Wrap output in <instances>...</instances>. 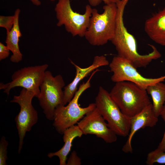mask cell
<instances>
[{"label": "cell", "instance_id": "22", "mask_svg": "<svg viewBox=\"0 0 165 165\" xmlns=\"http://www.w3.org/2000/svg\"><path fill=\"white\" fill-rule=\"evenodd\" d=\"M10 50L6 46L0 42V61L7 58L9 55Z\"/></svg>", "mask_w": 165, "mask_h": 165}, {"label": "cell", "instance_id": "7", "mask_svg": "<svg viewBox=\"0 0 165 165\" xmlns=\"http://www.w3.org/2000/svg\"><path fill=\"white\" fill-rule=\"evenodd\" d=\"M91 6L87 5L83 14L73 10L70 0H58L54 10L58 20V27L64 26L66 31L73 36L84 37L88 27L92 10Z\"/></svg>", "mask_w": 165, "mask_h": 165}, {"label": "cell", "instance_id": "8", "mask_svg": "<svg viewBox=\"0 0 165 165\" xmlns=\"http://www.w3.org/2000/svg\"><path fill=\"white\" fill-rule=\"evenodd\" d=\"M34 97L33 92L22 88L19 95H14L10 101L11 103L18 104L20 106V112L15 119L19 138V154L22 150L26 133L30 131L38 121L37 112L32 104Z\"/></svg>", "mask_w": 165, "mask_h": 165}, {"label": "cell", "instance_id": "18", "mask_svg": "<svg viewBox=\"0 0 165 165\" xmlns=\"http://www.w3.org/2000/svg\"><path fill=\"white\" fill-rule=\"evenodd\" d=\"M146 163L148 165H152L155 163L165 164V151L157 148L150 152L147 155Z\"/></svg>", "mask_w": 165, "mask_h": 165}, {"label": "cell", "instance_id": "3", "mask_svg": "<svg viewBox=\"0 0 165 165\" xmlns=\"http://www.w3.org/2000/svg\"><path fill=\"white\" fill-rule=\"evenodd\" d=\"M103 12L99 13L97 9H92L88 27L84 37L93 46H101L111 41L115 31L117 6L116 3L105 4Z\"/></svg>", "mask_w": 165, "mask_h": 165}, {"label": "cell", "instance_id": "19", "mask_svg": "<svg viewBox=\"0 0 165 165\" xmlns=\"http://www.w3.org/2000/svg\"><path fill=\"white\" fill-rule=\"evenodd\" d=\"M9 142L6 140V137L2 136L0 141V165H7V149Z\"/></svg>", "mask_w": 165, "mask_h": 165}, {"label": "cell", "instance_id": "20", "mask_svg": "<svg viewBox=\"0 0 165 165\" xmlns=\"http://www.w3.org/2000/svg\"><path fill=\"white\" fill-rule=\"evenodd\" d=\"M14 21V16H0V27L4 28L7 32L10 31L12 29Z\"/></svg>", "mask_w": 165, "mask_h": 165}, {"label": "cell", "instance_id": "14", "mask_svg": "<svg viewBox=\"0 0 165 165\" xmlns=\"http://www.w3.org/2000/svg\"><path fill=\"white\" fill-rule=\"evenodd\" d=\"M145 30L153 41L165 46V7L146 20Z\"/></svg>", "mask_w": 165, "mask_h": 165}, {"label": "cell", "instance_id": "4", "mask_svg": "<svg viewBox=\"0 0 165 165\" xmlns=\"http://www.w3.org/2000/svg\"><path fill=\"white\" fill-rule=\"evenodd\" d=\"M100 70L98 68L94 70L88 80L80 85L67 105H60L55 109L53 126L59 134H63L66 129L77 124L87 113L96 108L95 103H90L86 107H82L79 104V100L83 92L91 87V79Z\"/></svg>", "mask_w": 165, "mask_h": 165}, {"label": "cell", "instance_id": "15", "mask_svg": "<svg viewBox=\"0 0 165 165\" xmlns=\"http://www.w3.org/2000/svg\"><path fill=\"white\" fill-rule=\"evenodd\" d=\"M20 12L19 9H17L15 11L13 25L10 31L7 32L5 41L6 46L12 53L10 60L14 63H18L21 61L23 58V55L20 51L19 45V38L22 36L19 24Z\"/></svg>", "mask_w": 165, "mask_h": 165}, {"label": "cell", "instance_id": "10", "mask_svg": "<svg viewBox=\"0 0 165 165\" xmlns=\"http://www.w3.org/2000/svg\"><path fill=\"white\" fill-rule=\"evenodd\" d=\"M109 66L113 73L111 80L115 82L127 81L133 82L146 89L149 86L163 82L165 75L157 78H147L143 76L128 60L118 55L114 56Z\"/></svg>", "mask_w": 165, "mask_h": 165}, {"label": "cell", "instance_id": "9", "mask_svg": "<svg viewBox=\"0 0 165 165\" xmlns=\"http://www.w3.org/2000/svg\"><path fill=\"white\" fill-rule=\"evenodd\" d=\"M48 66L45 64L22 68L13 73L11 82L6 84L0 82V89L8 95L11 89L21 87L33 92L38 98L40 93V87Z\"/></svg>", "mask_w": 165, "mask_h": 165}, {"label": "cell", "instance_id": "13", "mask_svg": "<svg viewBox=\"0 0 165 165\" xmlns=\"http://www.w3.org/2000/svg\"><path fill=\"white\" fill-rule=\"evenodd\" d=\"M130 128L127 140L123 146L122 151L126 153H131L133 148L131 142L135 133L146 127H153L156 125L158 117L155 115L151 103L135 116L130 118Z\"/></svg>", "mask_w": 165, "mask_h": 165}, {"label": "cell", "instance_id": "24", "mask_svg": "<svg viewBox=\"0 0 165 165\" xmlns=\"http://www.w3.org/2000/svg\"><path fill=\"white\" fill-rule=\"evenodd\" d=\"M90 6L94 7L96 6L99 5L102 2L105 4L112 3H116L119 0H88Z\"/></svg>", "mask_w": 165, "mask_h": 165}, {"label": "cell", "instance_id": "16", "mask_svg": "<svg viewBox=\"0 0 165 165\" xmlns=\"http://www.w3.org/2000/svg\"><path fill=\"white\" fill-rule=\"evenodd\" d=\"M63 134L64 145L58 151L49 153L47 156L50 158L57 156L60 165H66L67 156L71 151L73 140L76 138L81 137L83 134L77 125H75L66 129Z\"/></svg>", "mask_w": 165, "mask_h": 165}, {"label": "cell", "instance_id": "17", "mask_svg": "<svg viewBox=\"0 0 165 165\" xmlns=\"http://www.w3.org/2000/svg\"><path fill=\"white\" fill-rule=\"evenodd\" d=\"M146 90L152 97L154 112L158 117L165 103V84L160 82L148 86Z\"/></svg>", "mask_w": 165, "mask_h": 165}, {"label": "cell", "instance_id": "5", "mask_svg": "<svg viewBox=\"0 0 165 165\" xmlns=\"http://www.w3.org/2000/svg\"><path fill=\"white\" fill-rule=\"evenodd\" d=\"M94 103L109 127L117 135L123 137L128 135L130 128V118L122 112L109 93L102 86L99 88Z\"/></svg>", "mask_w": 165, "mask_h": 165}, {"label": "cell", "instance_id": "6", "mask_svg": "<svg viewBox=\"0 0 165 165\" xmlns=\"http://www.w3.org/2000/svg\"><path fill=\"white\" fill-rule=\"evenodd\" d=\"M65 86L60 74L54 76L49 71H46L40 87V93L38 98L40 106L46 118L53 120L56 108L62 105L64 99L63 88Z\"/></svg>", "mask_w": 165, "mask_h": 165}, {"label": "cell", "instance_id": "23", "mask_svg": "<svg viewBox=\"0 0 165 165\" xmlns=\"http://www.w3.org/2000/svg\"><path fill=\"white\" fill-rule=\"evenodd\" d=\"M160 116L165 123V103ZM157 148L162 151H165V130L163 138L161 142L159 143Z\"/></svg>", "mask_w": 165, "mask_h": 165}, {"label": "cell", "instance_id": "21", "mask_svg": "<svg viewBox=\"0 0 165 165\" xmlns=\"http://www.w3.org/2000/svg\"><path fill=\"white\" fill-rule=\"evenodd\" d=\"M81 159L75 151H72L68 159L67 165H80Z\"/></svg>", "mask_w": 165, "mask_h": 165}, {"label": "cell", "instance_id": "12", "mask_svg": "<svg viewBox=\"0 0 165 165\" xmlns=\"http://www.w3.org/2000/svg\"><path fill=\"white\" fill-rule=\"evenodd\" d=\"M74 66L76 72L73 81L64 88V99L62 105H65L73 98L78 90L79 83L90 73L101 66L108 65L109 62L104 55L96 56L94 58L91 65L85 68H81L70 60Z\"/></svg>", "mask_w": 165, "mask_h": 165}, {"label": "cell", "instance_id": "2", "mask_svg": "<svg viewBox=\"0 0 165 165\" xmlns=\"http://www.w3.org/2000/svg\"><path fill=\"white\" fill-rule=\"evenodd\" d=\"M109 94L122 112L130 118L151 104L146 90L130 82H116Z\"/></svg>", "mask_w": 165, "mask_h": 165}, {"label": "cell", "instance_id": "25", "mask_svg": "<svg viewBox=\"0 0 165 165\" xmlns=\"http://www.w3.org/2000/svg\"><path fill=\"white\" fill-rule=\"evenodd\" d=\"M34 5L38 6L41 5V2L39 0H30ZM51 1H54L55 0H50Z\"/></svg>", "mask_w": 165, "mask_h": 165}, {"label": "cell", "instance_id": "11", "mask_svg": "<svg viewBox=\"0 0 165 165\" xmlns=\"http://www.w3.org/2000/svg\"><path fill=\"white\" fill-rule=\"evenodd\" d=\"M77 124L83 135H95L108 143L117 140V135L109 127L96 107L87 113Z\"/></svg>", "mask_w": 165, "mask_h": 165}, {"label": "cell", "instance_id": "1", "mask_svg": "<svg viewBox=\"0 0 165 165\" xmlns=\"http://www.w3.org/2000/svg\"><path fill=\"white\" fill-rule=\"evenodd\" d=\"M130 0H119L116 3L117 14L115 31L110 41L114 46L118 55L130 61L137 68L145 67L153 60L158 59L161 55L154 46L149 44L152 51L147 54L139 53L137 42L134 36L127 30L123 22L125 7Z\"/></svg>", "mask_w": 165, "mask_h": 165}]
</instances>
